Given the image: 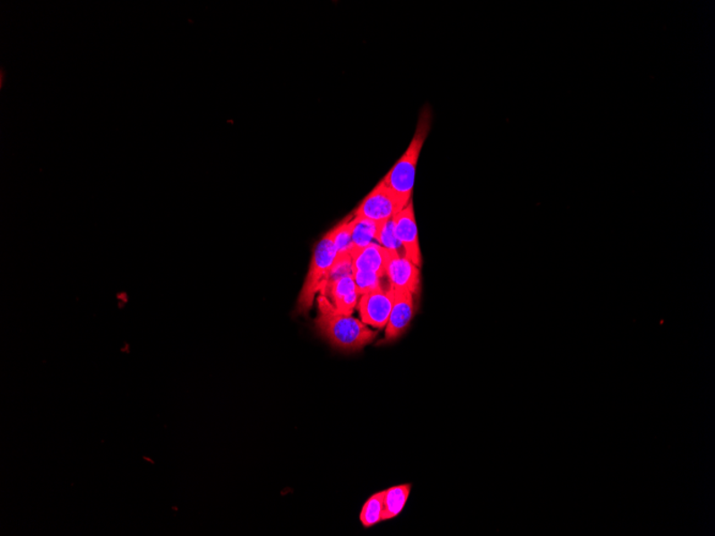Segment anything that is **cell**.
<instances>
[{
    "label": "cell",
    "instance_id": "cell-1",
    "mask_svg": "<svg viewBox=\"0 0 715 536\" xmlns=\"http://www.w3.org/2000/svg\"><path fill=\"white\" fill-rule=\"evenodd\" d=\"M317 303V330L333 347L354 353L375 340L377 332L351 315L340 313L326 295L319 294Z\"/></svg>",
    "mask_w": 715,
    "mask_h": 536
},
{
    "label": "cell",
    "instance_id": "cell-2",
    "mask_svg": "<svg viewBox=\"0 0 715 536\" xmlns=\"http://www.w3.org/2000/svg\"><path fill=\"white\" fill-rule=\"evenodd\" d=\"M430 127L431 115L428 109L426 108L425 112L421 114L416 134L409 149L395 163L387 176L383 179V183L398 197L401 206L404 208L409 204L412 192H414L417 164Z\"/></svg>",
    "mask_w": 715,
    "mask_h": 536
},
{
    "label": "cell",
    "instance_id": "cell-3",
    "mask_svg": "<svg viewBox=\"0 0 715 536\" xmlns=\"http://www.w3.org/2000/svg\"><path fill=\"white\" fill-rule=\"evenodd\" d=\"M335 259H337V250H335L332 232L330 231L317 243L314 253H313L310 269L298 299L300 313H309L313 303H314L315 294L323 293Z\"/></svg>",
    "mask_w": 715,
    "mask_h": 536
},
{
    "label": "cell",
    "instance_id": "cell-4",
    "mask_svg": "<svg viewBox=\"0 0 715 536\" xmlns=\"http://www.w3.org/2000/svg\"><path fill=\"white\" fill-rule=\"evenodd\" d=\"M398 197L390 190L382 180L375 189L362 200L359 207L354 211L355 217L368 218V220L384 223L403 210Z\"/></svg>",
    "mask_w": 715,
    "mask_h": 536
},
{
    "label": "cell",
    "instance_id": "cell-5",
    "mask_svg": "<svg viewBox=\"0 0 715 536\" xmlns=\"http://www.w3.org/2000/svg\"><path fill=\"white\" fill-rule=\"evenodd\" d=\"M394 291L392 286L384 289L382 286L361 295L358 309L363 324L382 329L387 326L392 314Z\"/></svg>",
    "mask_w": 715,
    "mask_h": 536
},
{
    "label": "cell",
    "instance_id": "cell-6",
    "mask_svg": "<svg viewBox=\"0 0 715 536\" xmlns=\"http://www.w3.org/2000/svg\"><path fill=\"white\" fill-rule=\"evenodd\" d=\"M395 234H397L401 246H403L404 255L420 268L422 257L418 237V226L416 222L414 205L412 201L407 205L403 210L393 217Z\"/></svg>",
    "mask_w": 715,
    "mask_h": 536
},
{
    "label": "cell",
    "instance_id": "cell-7",
    "mask_svg": "<svg viewBox=\"0 0 715 536\" xmlns=\"http://www.w3.org/2000/svg\"><path fill=\"white\" fill-rule=\"evenodd\" d=\"M414 314V294L407 291H394L392 314H390L386 326L384 340L381 344L392 343L403 335L410 325Z\"/></svg>",
    "mask_w": 715,
    "mask_h": 536
},
{
    "label": "cell",
    "instance_id": "cell-8",
    "mask_svg": "<svg viewBox=\"0 0 715 536\" xmlns=\"http://www.w3.org/2000/svg\"><path fill=\"white\" fill-rule=\"evenodd\" d=\"M386 277L394 291H407L416 294L420 285V270L405 255L393 253L389 261Z\"/></svg>",
    "mask_w": 715,
    "mask_h": 536
},
{
    "label": "cell",
    "instance_id": "cell-9",
    "mask_svg": "<svg viewBox=\"0 0 715 536\" xmlns=\"http://www.w3.org/2000/svg\"><path fill=\"white\" fill-rule=\"evenodd\" d=\"M393 253L395 251H389L378 243H371L365 248L351 249L349 254L353 262V271H371L382 278L386 277L389 261Z\"/></svg>",
    "mask_w": 715,
    "mask_h": 536
},
{
    "label": "cell",
    "instance_id": "cell-10",
    "mask_svg": "<svg viewBox=\"0 0 715 536\" xmlns=\"http://www.w3.org/2000/svg\"><path fill=\"white\" fill-rule=\"evenodd\" d=\"M321 294L326 295L333 303L334 308L344 315L353 314L358 303V297H359L353 275L328 283Z\"/></svg>",
    "mask_w": 715,
    "mask_h": 536
},
{
    "label": "cell",
    "instance_id": "cell-11",
    "mask_svg": "<svg viewBox=\"0 0 715 536\" xmlns=\"http://www.w3.org/2000/svg\"><path fill=\"white\" fill-rule=\"evenodd\" d=\"M383 223H379L368 218L354 216L353 234H351V242L353 248L360 249L371 243H377L378 234Z\"/></svg>",
    "mask_w": 715,
    "mask_h": 536
},
{
    "label": "cell",
    "instance_id": "cell-12",
    "mask_svg": "<svg viewBox=\"0 0 715 536\" xmlns=\"http://www.w3.org/2000/svg\"><path fill=\"white\" fill-rule=\"evenodd\" d=\"M410 489V484H403L384 490L383 521L397 517L403 511L406 502L409 500Z\"/></svg>",
    "mask_w": 715,
    "mask_h": 536
},
{
    "label": "cell",
    "instance_id": "cell-13",
    "mask_svg": "<svg viewBox=\"0 0 715 536\" xmlns=\"http://www.w3.org/2000/svg\"><path fill=\"white\" fill-rule=\"evenodd\" d=\"M354 215L344 218L337 227L332 229L337 256L349 254L353 242H351V234H353Z\"/></svg>",
    "mask_w": 715,
    "mask_h": 536
},
{
    "label": "cell",
    "instance_id": "cell-14",
    "mask_svg": "<svg viewBox=\"0 0 715 536\" xmlns=\"http://www.w3.org/2000/svg\"><path fill=\"white\" fill-rule=\"evenodd\" d=\"M384 490L377 492L363 506L360 513V522L366 528L375 526L383 522Z\"/></svg>",
    "mask_w": 715,
    "mask_h": 536
},
{
    "label": "cell",
    "instance_id": "cell-15",
    "mask_svg": "<svg viewBox=\"0 0 715 536\" xmlns=\"http://www.w3.org/2000/svg\"><path fill=\"white\" fill-rule=\"evenodd\" d=\"M353 277L356 284L357 293L359 295L366 294L381 287L382 277L371 271L355 270Z\"/></svg>",
    "mask_w": 715,
    "mask_h": 536
},
{
    "label": "cell",
    "instance_id": "cell-16",
    "mask_svg": "<svg viewBox=\"0 0 715 536\" xmlns=\"http://www.w3.org/2000/svg\"><path fill=\"white\" fill-rule=\"evenodd\" d=\"M377 243L389 251H398V253H400L401 249H403L397 234H395L393 217L392 220L383 224L381 233L378 234Z\"/></svg>",
    "mask_w": 715,
    "mask_h": 536
}]
</instances>
